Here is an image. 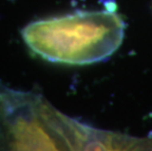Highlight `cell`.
<instances>
[{
	"label": "cell",
	"instance_id": "6da1fadb",
	"mask_svg": "<svg viewBox=\"0 0 152 151\" xmlns=\"http://www.w3.org/2000/svg\"><path fill=\"white\" fill-rule=\"evenodd\" d=\"M110 131L61 113L39 93L0 82V150H106Z\"/></svg>",
	"mask_w": 152,
	"mask_h": 151
},
{
	"label": "cell",
	"instance_id": "7a4b0ae2",
	"mask_svg": "<svg viewBox=\"0 0 152 151\" xmlns=\"http://www.w3.org/2000/svg\"><path fill=\"white\" fill-rule=\"evenodd\" d=\"M125 31V22L115 11L80 10L31 22L21 35L40 58L82 66L110 58L121 46Z\"/></svg>",
	"mask_w": 152,
	"mask_h": 151
}]
</instances>
